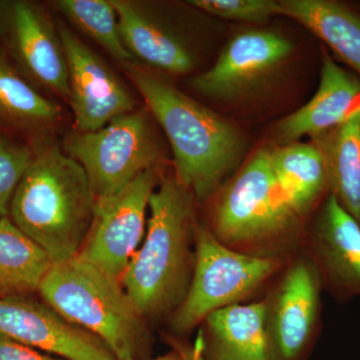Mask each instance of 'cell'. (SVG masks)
<instances>
[{"mask_svg":"<svg viewBox=\"0 0 360 360\" xmlns=\"http://www.w3.org/2000/svg\"><path fill=\"white\" fill-rule=\"evenodd\" d=\"M122 70L169 142L175 179L198 205L208 202L238 172L248 150L245 135L158 73L137 63Z\"/></svg>","mask_w":360,"mask_h":360,"instance_id":"cell-1","label":"cell"},{"mask_svg":"<svg viewBox=\"0 0 360 360\" xmlns=\"http://www.w3.org/2000/svg\"><path fill=\"white\" fill-rule=\"evenodd\" d=\"M196 203L174 174H162L151 194L146 238L122 277L123 288L146 321L169 319L193 277Z\"/></svg>","mask_w":360,"mask_h":360,"instance_id":"cell-2","label":"cell"},{"mask_svg":"<svg viewBox=\"0 0 360 360\" xmlns=\"http://www.w3.org/2000/svg\"><path fill=\"white\" fill-rule=\"evenodd\" d=\"M34 156L9 208L13 224L51 258L77 257L89 234L96 198L82 165L58 139L32 144Z\"/></svg>","mask_w":360,"mask_h":360,"instance_id":"cell-3","label":"cell"},{"mask_svg":"<svg viewBox=\"0 0 360 360\" xmlns=\"http://www.w3.org/2000/svg\"><path fill=\"white\" fill-rule=\"evenodd\" d=\"M210 201V220L205 224L231 250L283 258L302 251L307 222L277 187L269 149H258Z\"/></svg>","mask_w":360,"mask_h":360,"instance_id":"cell-4","label":"cell"},{"mask_svg":"<svg viewBox=\"0 0 360 360\" xmlns=\"http://www.w3.org/2000/svg\"><path fill=\"white\" fill-rule=\"evenodd\" d=\"M44 302L96 336L117 360L146 359L153 335L117 277L75 257L56 262L39 290Z\"/></svg>","mask_w":360,"mask_h":360,"instance_id":"cell-5","label":"cell"},{"mask_svg":"<svg viewBox=\"0 0 360 360\" xmlns=\"http://www.w3.org/2000/svg\"><path fill=\"white\" fill-rule=\"evenodd\" d=\"M195 260L186 297L168 319L177 335L200 328L224 307L240 304L272 283L290 258L262 257L232 250L219 243L205 222L194 226Z\"/></svg>","mask_w":360,"mask_h":360,"instance_id":"cell-6","label":"cell"},{"mask_svg":"<svg viewBox=\"0 0 360 360\" xmlns=\"http://www.w3.org/2000/svg\"><path fill=\"white\" fill-rule=\"evenodd\" d=\"M148 108H137L91 132L63 135L61 148L77 161L96 200L110 198L148 169L163 167L165 149Z\"/></svg>","mask_w":360,"mask_h":360,"instance_id":"cell-7","label":"cell"},{"mask_svg":"<svg viewBox=\"0 0 360 360\" xmlns=\"http://www.w3.org/2000/svg\"><path fill=\"white\" fill-rule=\"evenodd\" d=\"M262 302L269 360H309L322 326L321 278L303 251L291 257Z\"/></svg>","mask_w":360,"mask_h":360,"instance_id":"cell-8","label":"cell"},{"mask_svg":"<svg viewBox=\"0 0 360 360\" xmlns=\"http://www.w3.org/2000/svg\"><path fill=\"white\" fill-rule=\"evenodd\" d=\"M0 49L40 91L68 104L65 49L46 6L33 0H0Z\"/></svg>","mask_w":360,"mask_h":360,"instance_id":"cell-9","label":"cell"},{"mask_svg":"<svg viewBox=\"0 0 360 360\" xmlns=\"http://www.w3.org/2000/svg\"><path fill=\"white\" fill-rule=\"evenodd\" d=\"M162 167L137 175L120 193L96 200L89 234L77 257L122 281L146 231L151 194Z\"/></svg>","mask_w":360,"mask_h":360,"instance_id":"cell-10","label":"cell"},{"mask_svg":"<svg viewBox=\"0 0 360 360\" xmlns=\"http://www.w3.org/2000/svg\"><path fill=\"white\" fill-rule=\"evenodd\" d=\"M292 51V44L274 32L238 33L227 41L210 70L189 80V86L213 101H245L267 86Z\"/></svg>","mask_w":360,"mask_h":360,"instance_id":"cell-11","label":"cell"},{"mask_svg":"<svg viewBox=\"0 0 360 360\" xmlns=\"http://www.w3.org/2000/svg\"><path fill=\"white\" fill-rule=\"evenodd\" d=\"M58 25L68 63L72 129L96 131L139 108L134 94L117 72L75 30L63 21Z\"/></svg>","mask_w":360,"mask_h":360,"instance_id":"cell-12","label":"cell"},{"mask_svg":"<svg viewBox=\"0 0 360 360\" xmlns=\"http://www.w3.org/2000/svg\"><path fill=\"white\" fill-rule=\"evenodd\" d=\"M302 251L338 302L360 298V224L333 194L307 219Z\"/></svg>","mask_w":360,"mask_h":360,"instance_id":"cell-13","label":"cell"},{"mask_svg":"<svg viewBox=\"0 0 360 360\" xmlns=\"http://www.w3.org/2000/svg\"><path fill=\"white\" fill-rule=\"evenodd\" d=\"M110 4L123 44L137 65L156 73L193 72L198 60L191 40L162 6L143 0H110Z\"/></svg>","mask_w":360,"mask_h":360,"instance_id":"cell-14","label":"cell"},{"mask_svg":"<svg viewBox=\"0 0 360 360\" xmlns=\"http://www.w3.org/2000/svg\"><path fill=\"white\" fill-rule=\"evenodd\" d=\"M0 335L65 360H117L96 336L30 297L0 300Z\"/></svg>","mask_w":360,"mask_h":360,"instance_id":"cell-15","label":"cell"},{"mask_svg":"<svg viewBox=\"0 0 360 360\" xmlns=\"http://www.w3.org/2000/svg\"><path fill=\"white\" fill-rule=\"evenodd\" d=\"M360 110V78L343 70L322 49L321 82L309 103L277 123L279 146L333 129Z\"/></svg>","mask_w":360,"mask_h":360,"instance_id":"cell-16","label":"cell"},{"mask_svg":"<svg viewBox=\"0 0 360 360\" xmlns=\"http://www.w3.org/2000/svg\"><path fill=\"white\" fill-rule=\"evenodd\" d=\"M68 116L63 105L26 79L0 49V123L32 144L58 139Z\"/></svg>","mask_w":360,"mask_h":360,"instance_id":"cell-17","label":"cell"},{"mask_svg":"<svg viewBox=\"0 0 360 360\" xmlns=\"http://www.w3.org/2000/svg\"><path fill=\"white\" fill-rule=\"evenodd\" d=\"M196 340L205 360H269L264 302L212 312L200 324Z\"/></svg>","mask_w":360,"mask_h":360,"instance_id":"cell-18","label":"cell"},{"mask_svg":"<svg viewBox=\"0 0 360 360\" xmlns=\"http://www.w3.org/2000/svg\"><path fill=\"white\" fill-rule=\"evenodd\" d=\"M270 167L284 200L304 220L329 194L323 160L311 142L297 141L269 149Z\"/></svg>","mask_w":360,"mask_h":360,"instance_id":"cell-19","label":"cell"},{"mask_svg":"<svg viewBox=\"0 0 360 360\" xmlns=\"http://www.w3.org/2000/svg\"><path fill=\"white\" fill-rule=\"evenodd\" d=\"M310 139L323 160L329 193L360 224V110Z\"/></svg>","mask_w":360,"mask_h":360,"instance_id":"cell-20","label":"cell"},{"mask_svg":"<svg viewBox=\"0 0 360 360\" xmlns=\"http://www.w3.org/2000/svg\"><path fill=\"white\" fill-rule=\"evenodd\" d=\"M278 15L288 16L321 39L360 77V16L331 0H281Z\"/></svg>","mask_w":360,"mask_h":360,"instance_id":"cell-21","label":"cell"},{"mask_svg":"<svg viewBox=\"0 0 360 360\" xmlns=\"http://www.w3.org/2000/svg\"><path fill=\"white\" fill-rule=\"evenodd\" d=\"M52 264L49 255L11 217H0V300L39 293Z\"/></svg>","mask_w":360,"mask_h":360,"instance_id":"cell-22","label":"cell"},{"mask_svg":"<svg viewBox=\"0 0 360 360\" xmlns=\"http://www.w3.org/2000/svg\"><path fill=\"white\" fill-rule=\"evenodd\" d=\"M49 6L99 45L120 68L136 63L123 44L117 15L110 0H56Z\"/></svg>","mask_w":360,"mask_h":360,"instance_id":"cell-23","label":"cell"},{"mask_svg":"<svg viewBox=\"0 0 360 360\" xmlns=\"http://www.w3.org/2000/svg\"><path fill=\"white\" fill-rule=\"evenodd\" d=\"M34 156L27 141L0 131V217H9L14 193Z\"/></svg>","mask_w":360,"mask_h":360,"instance_id":"cell-24","label":"cell"},{"mask_svg":"<svg viewBox=\"0 0 360 360\" xmlns=\"http://www.w3.org/2000/svg\"><path fill=\"white\" fill-rule=\"evenodd\" d=\"M191 6L222 20L264 25L278 15V4L271 0H193Z\"/></svg>","mask_w":360,"mask_h":360,"instance_id":"cell-25","label":"cell"},{"mask_svg":"<svg viewBox=\"0 0 360 360\" xmlns=\"http://www.w3.org/2000/svg\"><path fill=\"white\" fill-rule=\"evenodd\" d=\"M0 360H65L25 347L0 335Z\"/></svg>","mask_w":360,"mask_h":360,"instance_id":"cell-26","label":"cell"},{"mask_svg":"<svg viewBox=\"0 0 360 360\" xmlns=\"http://www.w3.org/2000/svg\"><path fill=\"white\" fill-rule=\"evenodd\" d=\"M122 360H187L186 352H184V347L175 348L174 352H169L158 359H122Z\"/></svg>","mask_w":360,"mask_h":360,"instance_id":"cell-27","label":"cell"},{"mask_svg":"<svg viewBox=\"0 0 360 360\" xmlns=\"http://www.w3.org/2000/svg\"><path fill=\"white\" fill-rule=\"evenodd\" d=\"M184 352H186L187 360H205L201 354L200 342L195 340L193 347H184Z\"/></svg>","mask_w":360,"mask_h":360,"instance_id":"cell-28","label":"cell"},{"mask_svg":"<svg viewBox=\"0 0 360 360\" xmlns=\"http://www.w3.org/2000/svg\"><path fill=\"white\" fill-rule=\"evenodd\" d=\"M0 131H1V130H0Z\"/></svg>","mask_w":360,"mask_h":360,"instance_id":"cell-29","label":"cell"}]
</instances>
